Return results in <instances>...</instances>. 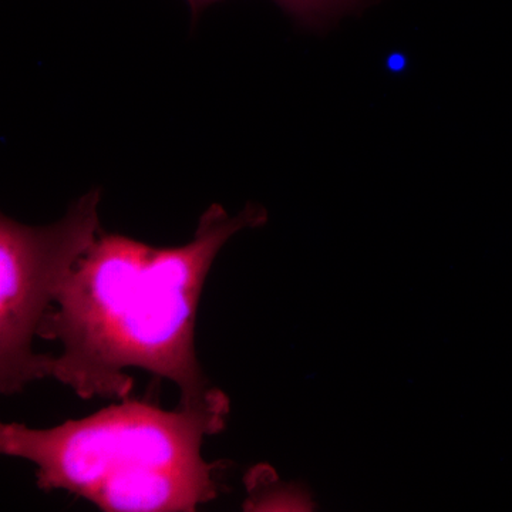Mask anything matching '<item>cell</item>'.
I'll return each mask as SVG.
<instances>
[{
	"label": "cell",
	"mask_w": 512,
	"mask_h": 512,
	"mask_svg": "<svg viewBox=\"0 0 512 512\" xmlns=\"http://www.w3.org/2000/svg\"><path fill=\"white\" fill-rule=\"evenodd\" d=\"M268 212L249 202L232 217L220 204L201 215L194 238L157 248L100 229L57 289L37 329L62 343L47 375L80 399H127L143 369L170 380L184 409L231 413L227 394L212 384L195 352L202 289L217 255L242 229L262 227Z\"/></svg>",
	"instance_id": "6da1fadb"
},
{
	"label": "cell",
	"mask_w": 512,
	"mask_h": 512,
	"mask_svg": "<svg viewBox=\"0 0 512 512\" xmlns=\"http://www.w3.org/2000/svg\"><path fill=\"white\" fill-rule=\"evenodd\" d=\"M229 414L171 412L121 400L52 429L0 426V453L30 461L40 490H63L106 512H192L221 493L227 463L202 457L205 437L227 427Z\"/></svg>",
	"instance_id": "7a4b0ae2"
},
{
	"label": "cell",
	"mask_w": 512,
	"mask_h": 512,
	"mask_svg": "<svg viewBox=\"0 0 512 512\" xmlns=\"http://www.w3.org/2000/svg\"><path fill=\"white\" fill-rule=\"evenodd\" d=\"M100 190L79 198L62 220L29 227L0 217V392L20 393L46 379L49 353L32 340L73 265L100 232Z\"/></svg>",
	"instance_id": "3957f363"
},
{
	"label": "cell",
	"mask_w": 512,
	"mask_h": 512,
	"mask_svg": "<svg viewBox=\"0 0 512 512\" xmlns=\"http://www.w3.org/2000/svg\"><path fill=\"white\" fill-rule=\"evenodd\" d=\"M192 15L220 0H187ZM279 8L308 28H326L348 13L359 12L375 0H275Z\"/></svg>",
	"instance_id": "277c9868"
},
{
	"label": "cell",
	"mask_w": 512,
	"mask_h": 512,
	"mask_svg": "<svg viewBox=\"0 0 512 512\" xmlns=\"http://www.w3.org/2000/svg\"><path fill=\"white\" fill-rule=\"evenodd\" d=\"M247 491L245 511L309 512L316 508L315 500L305 485L284 483L278 473Z\"/></svg>",
	"instance_id": "5b68a950"
}]
</instances>
